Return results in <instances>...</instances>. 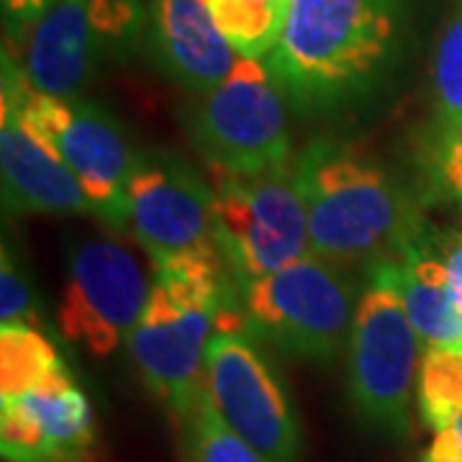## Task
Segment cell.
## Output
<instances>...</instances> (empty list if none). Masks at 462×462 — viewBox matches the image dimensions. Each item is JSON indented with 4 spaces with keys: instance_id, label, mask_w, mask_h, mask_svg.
I'll return each mask as SVG.
<instances>
[{
    "instance_id": "6da1fadb",
    "label": "cell",
    "mask_w": 462,
    "mask_h": 462,
    "mask_svg": "<svg viewBox=\"0 0 462 462\" xmlns=\"http://www.w3.org/2000/svg\"><path fill=\"white\" fill-rule=\"evenodd\" d=\"M413 0H291L267 72L303 118L360 108L403 62Z\"/></svg>"
},
{
    "instance_id": "7a4b0ae2",
    "label": "cell",
    "mask_w": 462,
    "mask_h": 462,
    "mask_svg": "<svg viewBox=\"0 0 462 462\" xmlns=\"http://www.w3.org/2000/svg\"><path fill=\"white\" fill-rule=\"evenodd\" d=\"M311 249L339 267L396 260L430 221L409 188L357 147L314 139L296 152Z\"/></svg>"
},
{
    "instance_id": "3957f363",
    "label": "cell",
    "mask_w": 462,
    "mask_h": 462,
    "mask_svg": "<svg viewBox=\"0 0 462 462\" xmlns=\"http://www.w3.org/2000/svg\"><path fill=\"white\" fill-rule=\"evenodd\" d=\"M226 270H154L129 349L149 391L180 424L206 393V349L239 300Z\"/></svg>"
},
{
    "instance_id": "277c9868",
    "label": "cell",
    "mask_w": 462,
    "mask_h": 462,
    "mask_svg": "<svg viewBox=\"0 0 462 462\" xmlns=\"http://www.w3.org/2000/svg\"><path fill=\"white\" fill-rule=\"evenodd\" d=\"M396 260L367 267L346 342V391L370 430L403 439L411 431V396L421 360Z\"/></svg>"
},
{
    "instance_id": "5b68a950",
    "label": "cell",
    "mask_w": 462,
    "mask_h": 462,
    "mask_svg": "<svg viewBox=\"0 0 462 462\" xmlns=\"http://www.w3.org/2000/svg\"><path fill=\"white\" fill-rule=\"evenodd\" d=\"M0 100H11L33 132L50 144L96 206V216L116 231L126 229V185L139 154L121 118L88 98H54L33 90L26 69L3 50Z\"/></svg>"
},
{
    "instance_id": "8992f818",
    "label": "cell",
    "mask_w": 462,
    "mask_h": 462,
    "mask_svg": "<svg viewBox=\"0 0 462 462\" xmlns=\"http://www.w3.org/2000/svg\"><path fill=\"white\" fill-rule=\"evenodd\" d=\"M236 291L242 319L260 342L311 363L334 360L345 349L360 300L349 270L319 254H306Z\"/></svg>"
},
{
    "instance_id": "52a82bcc",
    "label": "cell",
    "mask_w": 462,
    "mask_h": 462,
    "mask_svg": "<svg viewBox=\"0 0 462 462\" xmlns=\"http://www.w3.org/2000/svg\"><path fill=\"white\" fill-rule=\"evenodd\" d=\"M216 245L236 288L278 273L311 249L296 157L254 175H214Z\"/></svg>"
},
{
    "instance_id": "ba28073f",
    "label": "cell",
    "mask_w": 462,
    "mask_h": 462,
    "mask_svg": "<svg viewBox=\"0 0 462 462\" xmlns=\"http://www.w3.org/2000/svg\"><path fill=\"white\" fill-rule=\"evenodd\" d=\"M147 32L144 0H54L23 47L33 90L83 98L108 67L129 60Z\"/></svg>"
},
{
    "instance_id": "9c48e42d",
    "label": "cell",
    "mask_w": 462,
    "mask_h": 462,
    "mask_svg": "<svg viewBox=\"0 0 462 462\" xmlns=\"http://www.w3.org/2000/svg\"><path fill=\"white\" fill-rule=\"evenodd\" d=\"M126 229L154 270H226L216 245L211 180L178 154L147 149L126 185Z\"/></svg>"
},
{
    "instance_id": "30bf717a",
    "label": "cell",
    "mask_w": 462,
    "mask_h": 462,
    "mask_svg": "<svg viewBox=\"0 0 462 462\" xmlns=\"http://www.w3.org/2000/svg\"><path fill=\"white\" fill-rule=\"evenodd\" d=\"M288 111L264 62L242 57L224 83L199 96L185 124L214 175H254L296 157Z\"/></svg>"
},
{
    "instance_id": "8fae6325",
    "label": "cell",
    "mask_w": 462,
    "mask_h": 462,
    "mask_svg": "<svg viewBox=\"0 0 462 462\" xmlns=\"http://www.w3.org/2000/svg\"><path fill=\"white\" fill-rule=\"evenodd\" d=\"M206 391L216 411L273 462H298L300 424L281 373L247 329L239 303L224 311L206 349Z\"/></svg>"
},
{
    "instance_id": "7c38bea8",
    "label": "cell",
    "mask_w": 462,
    "mask_h": 462,
    "mask_svg": "<svg viewBox=\"0 0 462 462\" xmlns=\"http://www.w3.org/2000/svg\"><path fill=\"white\" fill-rule=\"evenodd\" d=\"M147 275L114 239H88L69 249L57 327L69 345L93 357L129 342L149 298Z\"/></svg>"
},
{
    "instance_id": "4fadbf2b",
    "label": "cell",
    "mask_w": 462,
    "mask_h": 462,
    "mask_svg": "<svg viewBox=\"0 0 462 462\" xmlns=\"http://www.w3.org/2000/svg\"><path fill=\"white\" fill-rule=\"evenodd\" d=\"M144 8L149 57L182 90H214L242 60L218 32L206 0H144Z\"/></svg>"
},
{
    "instance_id": "5bb4252c",
    "label": "cell",
    "mask_w": 462,
    "mask_h": 462,
    "mask_svg": "<svg viewBox=\"0 0 462 462\" xmlns=\"http://www.w3.org/2000/svg\"><path fill=\"white\" fill-rule=\"evenodd\" d=\"M0 172L5 211L96 216V206L75 172L11 100H0Z\"/></svg>"
},
{
    "instance_id": "9a60e30c",
    "label": "cell",
    "mask_w": 462,
    "mask_h": 462,
    "mask_svg": "<svg viewBox=\"0 0 462 462\" xmlns=\"http://www.w3.org/2000/svg\"><path fill=\"white\" fill-rule=\"evenodd\" d=\"M396 264L403 303L421 345H462V314L447 282L445 239L431 229V224L401 249Z\"/></svg>"
},
{
    "instance_id": "2e32d148",
    "label": "cell",
    "mask_w": 462,
    "mask_h": 462,
    "mask_svg": "<svg viewBox=\"0 0 462 462\" xmlns=\"http://www.w3.org/2000/svg\"><path fill=\"white\" fill-rule=\"evenodd\" d=\"M16 401L47 439L54 460H69L93 442V406L72 373L62 365L39 388Z\"/></svg>"
},
{
    "instance_id": "e0dca14e",
    "label": "cell",
    "mask_w": 462,
    "mask_h": 462,
    "mask_svg": "<svg viewBox=\"0 0 462 462\" xmlns=\"http://www.w3.org/2000/svg\"><path fill=\"white\" fill-rule=\"evenodd\" d=\"M416 411L434 434L449 430L462 416V345L424 346L416 370Z\"/></svg>"
},
{
    "instance_id": "ac0fdd59",
    "label": "cell",
    "mask_w": 462,
    "mask_h": 462,
    "mask_svg": "<svg viewBox=\"0 0 462 462\" xmlns=\"http://www.w3.org/2000/svg\"><path fill=\"white\" fill-rule=\"evenodd\" d=\"M218 32L239 57L264 62L281 42L291 0H206Z\"/></svg>"
},
{
    "instance_id": "d6986e66",
    "label": "cell",
    "mask_w": 462,
    "mask_h": 462,
    "mask_svg": "<svg viewBox=\"0 0 462 462\" xmlns=\"http://www.w3.org/2000/svg\"><path fill=\"white\" fill-rule=\"evenodd\" d=\"M419 203L431 200L462 216V121H434L419 142Z\"/></svg>"
},
{
    "instance_id": "ffe728a7",
    "label": "cell",
    "mask_w": 462,
    "mask_h": 462,
    "mask_svg": "<svg viewBox=\"0 0 462 462\" xmlns=\"http://www.w3.org/2000/svg\"><path fill=\"white\" fill-rule=\"evenodd\" d=\"M62 365L60 352L39 327H0V401L32 393Z\"/></svg>"
},
{
    "instance_id": "44dd1931",
    "label": "cell",
    "mask_w": 462,
    "mask_h": 462,
    "mask_svg": "<svg viewBox=\"0 0 462 462\" xmlns=\"http://www.w3.org/2000/svg\"><path fill=\"white\" fill-rule=\"evenodd\" d=\"M178 427L182 462H273L221 419L208 391Z\"/></svg>"
},
{
    "instance_id": "7402d4cb",
    "label": "cell",
    "mask_w": 462,
    "mask_h": 462,
    "mask_svg": "<svg viewBox=\"0 0 462 462\" xmlns=\"http://www.w3.org/2000/svg\"><path fill=\"white\" fill-rule=\"evenodd\" d=\"M434 121H462V0H452L431 60Z\"/></svg>"
},
{
    "instance_id": "603a6c76",
    "label": "cell",
    "mask_w": 462,
    "mask_h": 462,
    "mask_svg": "<svg viewBox=\"0 0 462 462\" xmlns=\"http://www.w3.org/2000/svg\"><path fill=\"white\" fill-rule=\"evenodd\" d=\"M39 327L36 306H33L32 282L21 270L16 254L3 247V264H0V327Z\"/></svg>"
},
{
    "instance_id": "cb8c5ba5",
    "label": "cell",
    "mask_w": 462,
    "mask_h": 462,
    "mask_svg": "<svg viewBox=\"0 0 462 462\" xmlns=\"http://www.w3.org/2000/svg\"><path fill=\"white\" fill-rule=\"evenodd\" d=\"M51 3L54 0H0L5 42H11L14 47H26L29 33L39 23V18L50 11Z\"/></svg>"
},
{
    "instance_id": "d4e9b609",
    "label": "cell",
    "mask_w": 462,
    "mask_h": 462,
    "mask_svg": "<svg viewBox=\"0 0 462 462\" xmlns=\"http://www.w3.org/2000/svg\"><path fill=\"white\" fill-rule=\"evenodd\" d=\"M419 462H462V416L449 430L434 434L430 449Z\"/></svg>"
},
{
    "instance_id": "484cf974",
    "label": "cell",
    "mask_w": 462,
    "mask_h": 462,
    "mask_svg": "<svg viewBox=\"0 0 462 462\" xmlns=\"http://www.w3.org/2000/svg\"><path fill=\"white\" fill-rule=\"evenodd\" d=\"M445 270L452 300L462 314V234L445 242Z\"/></svg>"
}]
</instances>
